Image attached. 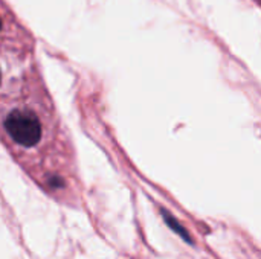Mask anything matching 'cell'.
Here are the masks:
<instances>
[{
	"label": "cell",
	"instance_id": "obj_1",
	"mask_svg": "<svg viewBox=\"0 0 261 259\" xmlns=\"http://www.w3.org/2000/svg\"><path fill=\"white\" fill-rule=\"evenodd\" d=\"M6 134L23 148H34L40 143L43 127L40 119L29 110H14L3 119Z\"/></svg>",
	"mask_w": 261,
	"mask_h": 259
},
{
	"label": "cell",
	"instance_id": "obj_4",
	"mask_svg": "<svg viewBox=\"0 0 261 259\" xmlns=\"http://www.w3.org/2000/svg\"><path fill=\"white\" fill-rule=\"evenodd\" d=\"M0 82H2V75H0Z\"/></svg>",
	"mask_w": 261,
	"mask_h": 259
},
{
	"label": "cell",
	"instance_id": "obj_3",
	"mask_svg": "<svg viewBox=\"0 0 261 259\" xmlns=\"http://www.w3.org/2000/svg\"><path fill=\"white\" fill-rule=\"evenodd\" d=\"M2 26H3V23H2V17H0V32H2Z\"/></svg>",
	"mask_w": 261,
	"mask_h": 259
},
{
	"label": "cell",
	"instance_id": "obj_2",
	"mask_svg": "<svg viewBox=\"0 0 261 259\" xmlns=\"http://www.w3.org/2000/svg\"><path fill=\"white\" fill-rule=\"evenodd\" d=\"M165 220L168 221V224H170V226H173V227H171L173 231H177V232H179V234H180V235H182V237L185 238V241L191 243V238H190V235H187V234H185V232H184V231L180 229V226H179L177 223H174V221H173V220H171V218L168 217V214H165Z\"/></svg>",
	"mask_w": 261,
	"mask_h": 259
}]
</instances>
